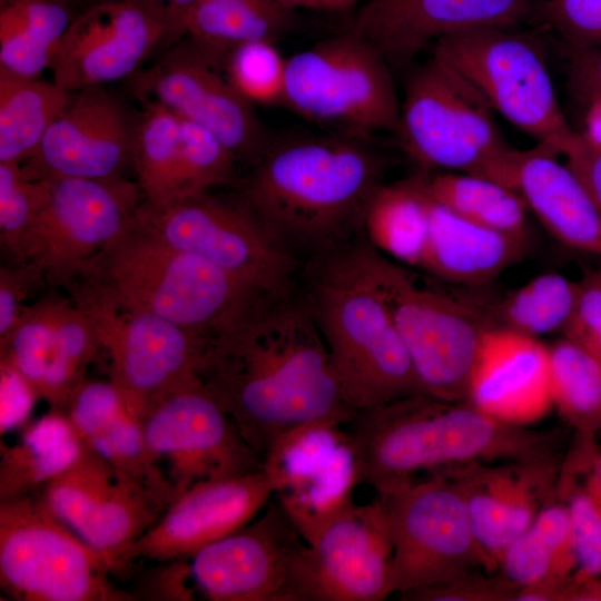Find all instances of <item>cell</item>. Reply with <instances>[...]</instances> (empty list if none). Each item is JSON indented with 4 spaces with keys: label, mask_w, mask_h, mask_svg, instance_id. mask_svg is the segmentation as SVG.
Wrapping results in <instances>:
<instances>
[{
    "label": "cell",
    "mask_w": 601,
    "mask_h": 601,
    "mask_svg": "<svg viewBox=\"0 0 601 601\" xmlns=\"http://www.w3.org/2000/svg\"><path fill=\"white\" fill-rule=\"evenodd\" d=\"M197 376L263 461L288 430L347 408L297 287L207 339Z\"/></svg>",
    "instance_id": "1"
},
{
    "label": "cell",
    "mask_w": 601,
    "mask_h": 601,
    "mask_svg": "<svg viewBox=\"0 0 601 601\" xmlns=\"http://www.w3.org/2000/svg\"><path fill=\"white\" fill-rule=\"evenodd\" d=\"M384 161L342 134L272 146L243 183V201L302 263L362 236Z\"/></svg>",
    "instance_id": "2"
},
{
    "label": "cell",
    "mask_w": 601,
    "mask_h": 601,
    "mask_svg": "<svg viewBox=\"0 0 601 601\" xmlns=\"http://www.w3.org/2000/svg\"><path fill=\"white\" fill-rule=\"evenodd\" d=\"M362 483L390 495L427 474L472 462L535 461L560 456L559 430L501 422L469 401L427 394L354 412Z\"/></svg>",
    "instance_id": "3"
},
{
    "label": "cell",
    "mask_w": 601,
    "mask_h": 601,
    "mask_svg": "<svg viewBox=\"0 0 601 601\" xmlns=\"http://www.w3.org/2000/svg\"><path fill=\"white\" fill-rule=\"evenodd\" d=\"M297 290L323 336L348 410L426 394L370 274L363 235L304 260Z\"/></svg>",
    "instance_id": "4"
},
{
    "label": "cell",
    "mask_w": 601,
    "mask_h": 601,
    "mask_svg": "<svg viewBox=\"0 0 601 601\" xmlns=\"http://www.w3.org/2000/svg\"><path fill=\"white\" fill-rule=\"evenodd\" d=\"M82 279L79 287L116 306L154 314L206 339L230 329L276 295L170 246L139 218Z\"/></svg>",
    "instance_id": "5"
},
{
    "label": "cell",
    "mask_w": 601,
    "mask_h": 601,
    "mask_svg": "<svg viewBox=\"0 0 601 601\" xmlns=\"http://www.w3.org/2000/svg\"><path fill=\"white\" fill-rule=\"evenodd\" d=\"M128 572L62 522L41 495L0 500V585L19 601H132Z\"/></svg>",
    "instance_id": "6"
},
{
    "label": "cell",
    "mask_w": 601,
    "mask_h": 601,
    "mask_svg": "<svg viewBox=\"0 0 601 601\" xmlns=\"http://www.w3.org/2000/svg\"><path fill=\"white\" fill-rule=\"evenodd\" d=\"M364 253L425 393L443 401H466L482 336L491 328L486 303L423 284L412 268L365 238Z\"/></svg>",
    "instance_id": "7"
},
{
    "label": "cell",
    "mask_w": 601,
    "mask_h": 601,
    "mask_svg": "<svg viewBox=\"0 0 601 601\" xmlns=\"http://www.w3.org/2000/svg\"><path fill=\"white\" fill-rule=\"evenodd\" d=\"M513 29L481 27L447 36L430 47L431 57L538 145L563 155L577 132L561 110L540 42Z\"/></svg>",
    "instance_id": "8"
},
{
    "label": "cell",
    "mask_w": 601,
    "mask_h": 601,
    "mask_svg": "<svg viewBox=\"0 0 601 601\" xmlns=\"http://www.w3.org/2000/svg\"><path fill=\"white\" fill-rule=\"evenodd\" d=\"M396 134L405 152L424 168L493 180L513 149L481 93L433 57L406 83Z\"/></svg>",
    "instance_id": "9"
},
{
    "label": "cell",
    "mask_w": 601,
    "mask_h": 601,
    "mask_svg": "<svg viewBox=\"0 0 601 601\" xmlns=\"http://www.w3.org/2000/svg\"><path fill=\"white\" fill-rule=\"evenodd\" d=\"M284 105L336 134L364 139L396 132L400 122L390 65L349 29L287 58Z\"/></svg>",
    "instance_id": "10"
},
{
    "label": "cell",
    "mask_w": 601,
    "mask_h": 601,
    "mask_svg": "<svg viewBox=\"0 0 601 601\" xmlns=\"http://www.w3.org/2000/svg\"><path fill=\"white\" fill-rule=\"evenodd\" d=\"M140 221L170 246L198 256L268 294L296 289L302 262L245 201L209 191L161 206L142 203Z\"/></svg>",
    "instance_id": "11"
},
{
    "label": "cell",
    "mask_w": 601,
    "mask_h": 601,
    "mask_svg": "<svg viewBox=\"0 0 601 601\" xmlns=\"http://www.w3.org/2000/svg\"><path fill=\"white\" fill-rule=\"evenodd\" d=\"M393 555L391 593L398 595L452 581L497 563L479 543L457 483L443 472L383 495Z\"/></svg>",
    "instance_id": "12"
},
{
    "label": "cell",
    "mask_w": 601,
    "mask_h": 601,
    "mask_svg": "<svg viewBox=\"0 0 601 601\" xmlns=\"http://www.w3.org/2000/svg\"><path fill=\"white\" fill-rule=\"evenodd\" d=\"M47 179L26 262L71 285L136 225L144 196L125 177Z\"/></svg>",
    "instance_id": "13"
},
{
    "label": "cell",
    "mask_w": 601,
    "mask_h": 601,
    "mask_svg": "<svg viewBox=\"0 0 601 601\" xmlns=\"http://www.w3.org/2000/svg\"><path fill=\"white\" fill-rule=\"evenodd\" d=\"M353 413L346 408L304 422L280 435L264 456L273 497L308 544L355 503V487L362 484Z\"/></svg>",
    "instance_id": "14"
},
{
    "label": "cell",
    "mask_w": 601,
    "mask_h": 601,
    "mask_svg": "<svg viewBox=\"0 0 601 601\" xmlns=\"http://www.w3.org/2000/svg\"><path fill=\"white\" fill-rule=\"evenodd\" d=\"M144 428L147 446L176 496L203 481L264 467L263 459L198 376L154 400Z\"/></svg>",
    "instance_id": "15"
},
{
    "label": "cell",
    "mask_w": 601,
    "mask_h": 601,
    "mask_svg": "<svg viewBox=\"0 0 601 601\" xmlns=\"http://www.w3.org/2000/svg\"><path fill=\"white\" fill-rule=\"evenodd\" d=\"M307 548L274 499L249 523L186 559L187 580L211 601H303Z\"/></svg>",
    "instance_id": "16"
},
{
    "label": "cell",
    "mask_w": 601,
    "mask_h": 601,
    "mask_svg": "<svg viewBox=\"0 0 601 601\" xmlns=\"http://www.w3.org/2000/svg\"><path fill=\"white\" fill-rule=\"evenodd\" d=\"M132 88L142 102L159 104L211 131L238 160L253 165L268 148L255 106L230 82L224 62L191 39L137 71Z\"/></svg>",
    "instance_id": "17"
},
{
    "label": "cell",
    "mask_w": 601,
    "mask_h": 601,
    "mask_svg": "<svg viewBox=\"0 0 601 601\" xmlns=\"http://www.w3.org/2000/svg\"><path fill=\"white\" fill-rule=\"evenodd\" d=\"M77 302L92 318L110 381L145 413L154 400L197 376L207 339L150 313L126 309L82 287Z\"/></svg>",
    "instance_id": "18"
},
{
    "label": "cell",
    "mask_w": 601,
    "mask_h": 601,
    "mask_svg": "<svg viewBox=\"0 0 601 601\" xmlns=\"http://www.w3.org/2000/svg\"><path fill=\"white\" fill-rule=\"evenodd\" d=\"M39 494L62 522L127 571L124 554L169 505L85 445L77 460Z\"/></svg>",
    "instance_id": "19"
},
{
    "label": "cell",
    "mask_w": 601,
    "mask_h": 601,
    "mask_svg": "<svg viewBox=\"0 0 601 601\" xmlns=\"http://www.w3.org/2000/svg\"><path fill=\"white\" fill-rule=\"evenodd\" d=\"M393 542L387 500L345 510L308 544L303 601H381L391 593Z\"/></svg>",
    "instance_id": "20"
},
{
    "label": "cell",
    "mask_w": 601,
    "mask_h": 601,
    "mask_svg": "<svg viewBox=\"0 0 601 601\" xmlns=\"http://www.w3.org/2000/svg\"><path fill=\"white\" fill-rule=\"evenodd\" d=\"M162 19L126 0L73 17L50 63L52 81L73 92L132 77L170 36Z\"/></svg>",
    "instance_id": "21"
},
{
    "label": "cell",
    "mask_w": 601,
    "mask_h": 601,
    "mask_svg": "<svg viewBox=\"0 0 601 601\" xmlns=\"http://www.w3.org/2000/svg\"><path fill=\"white\" fill-rule=\"evenodd\" d=\"M101 351L92 318L79 304L47 298L28 305L0 339V366L18 373L52 410L61 411Z\"/></svg>",
    "instance_id": "22"
},
{
    "label": "cell",
    "mask_w": 601,
    "mask_h": 601,
    "mask_svg": "<svg viewBox=\"0 0 601 601\" xmlns=\"http://www.w3.org/2000/svg\"><path fill=\"white\" fill-rule=\"evenodd\" d=\"M273 496L274 484L264 467L196 483L169 503L122 560L129 568L141 560H186L249 523Z\"/></svg>",
    "instance_id": "23"
},
{
    "label": "cell",
    "mask_w": 601,
    "mask_h": 601,
    "mask_svg": "<svg viewBox=\"0 0 601 601\" xmlns=\"http://www.w3.org/2000/svg\"><path fill=\"white\" fill-rule=\"evenodd\" d=\"M137 119L104 86L71 92L24 169L38 178L125 177Z\"/></svg>",
    "instance_id": "24"
},
{
    "label": "cell",
    "mask_w": 601,
    "mask_h": 601,
    "mask_svg": "<svg viewBox=\"0 0 601 601\" xmlns=\"http://www.w3.org/2000/svg\"><path fill=\"white\" fill-rule=\"evenodd\" d=\"M534 4L535 0H370L349 30L397 68L447 36L481 27L515 28L533 17Z\"/></svg>",
    "instance_id": "25"
},
{
    "label": "cell",
    "mask_w": 601,
    "mask_h": 601,
    "mask_svg": "<svg viewBox=\"0 0 601 601\" xmlns=\"http://www.w3.org/2000/svg\"><path fill=\"white\" fill-rule=\"evenodd\" d=\"M560 456L513 462H472L437 472L461 489L475 536L497 563L505 548L523 533L555 497Z\"/></svg>",
    "instance_id": "26"
},
{
    "label": "cell",
    "mask_w": 601,
    "mask_h": 601,
    "mask_svg": "<svg viewBox=\"0 0 601 601\" xmlns=\"http://www.w3.org/2000/svg\"><path fill=\"white\" fill-rule=\"evenodd\" d=\"M466 401L504 423L529 426L538 422L553 408L549 346L514 331L486 329Z\"/></svg>",
    "instance_id": "27"
},
{
    "label": "cell",
    "mask_w": 601,
    "mask_h": 601,
    "mask_svg": "<svg viewBox=\"0 0 601 601\" xmlns=\"http://www.w3.org/2000/svg\"><path fill=\"white\" fill-rule=\"evenodd\" d=\"M556 156L541 145L513 148L499 183L514 189L556 240L601 256V213L578 176Z\"/></svg>",
    "instance_id": "28"
},
{
    "label": "cell",
    "mask_w": 601,
    "mask_h": 601,
    "mask_svg": "<svg viewBox=\"0 0 601 601\" xmlns=\"http://www.w3.org/2000/svg\"><path fill=\"white\" fill-rule=\"evenodd\" d=\"M82 444L169 503L175 491L146 442L145 412L109 380H85L61 410Z\"/></svg>",
    "instance_id": "29"
},
{
    "label": "cell",
    "mask_w": 601,
    "mask_h": 601,
    "mask_svg": "<svg viewBox=\"0 0 601 601\" xmlns=\"http://www.w3.org/2000/svg\"><path fill=\"white\" fill-rule=\"evenodd\" d=\"M526 247L528 239L466 220L432 199L418 269L450 284L479 287L515 265Z\"/></svg>",
    "instance_id": "30"
},
{
    "label": "cell",
    "mask_w": 601,
    "mask_h": 601,
    "mask_svg": "<svg viewBox=\"0 0 601 601\" xmlns=\"http://www.w3.org/2000/svg\"><path fill=\"white\" fill-rule=\"evenodd\" d=\"M577 569L578 555L570 515L564 502L556 496L505 548L497 568L518 588L561 585L572 579Z\"/></svg>",
    "instance_id": "31"
},
{
    "label": "cell",
    "mask_w": 601,
    "mask_h": 601,
    "mask_svg": "<svg viewBox=\"0 0 601 601\" xmlns=\"http://www.w3.org/2000/svg\"><path fill=\"white\" fill-rule=\"evenodd\" d=\"M83 444L61 411L30 423L13 445L1 444L0 500L40 492L70 466Z\"/></svg>",
    "instance_id": "32"
},
{
    "label": "cell",
    "mask_w": 601,
    "mask_h": 601,
    "mask_svg": "<svg viewBox=\"0 0 601 601\" xmlns=\"http://www.w3.org/2000/svg\"><path fill=\"white\" fill-rule=\"evenodd\" d=\"M431 203L423 171L383 183L367 206L362 235L394 262L418 268L430 225Z\"/></svg>",
    "instance_id": "33"
},
{
    "label": "cell",
    "mask_w": 601,
    "mask_h": 601,
    "mask_svg": "<svg viewBox=\"0 0 601 601\" xmlns=\"http://www.w3.org/2000/svg\"><path fill=\"white\" fill-rule=\"evenodd\" d=\"M72 19L69 0H0V68L40 78Z\"/></svg>",
    "instance_id": "34"
},
{
    "label": "cell",
    "mask_w": 601,
    "mask_h": 601,
    "mask_svg": "<svg viewBox=\"0 0 601 601\" xmlns=\"http://www.w3.org/2000/svg\"><path fill=\"white\" fill-rule=\"evenodd\" d=\"M292 12L275 0H198L185 14L184 32L225 63L237 47L274 41L288 29Z\"/></svg>",
    "instance_id": "35"
},
{
    "label": "cell",
    "mask_w": 601,
    "mask_h": 601,
    "mask_svg": "<svg viewBox=\"0 0 601 601\" xmlns=\"http://www.w3.org/2000/svg\"><path fill=\"white\" fill-rule=\"evenodd\" d=\"M70 98L52 80L0 68V162L21 165L32 158Z\"/></svg>",
    "instance_id": "36"
},
{
    "label": "cell",
    "mask_w": 601,
    "mask_h": 601,
    "mask_svg": "<svg viewBox=\"0 0 601 601\" xmlns=\"http://www.w3.org/2000/svg\"><path fill=\"white\" fill-rule=\"evenodd\" d=\"M552 407L574 432V442L597 445L601 431V358L563 336L549 345Z\"/></svg>",
    "instance_id": "37"
},
{
    "label": "cell",
    "mask_w": 601,
    "mask_h": 601,
    "mask_svg": "<svg viewBox=\"0 0 601 601\" xmlns=\"http://www.w3.org/2000/svg\"><path fill=\"white\" fill-rule=\"evenodd\" d=\"M428 195L457 216L514 237L529 238L528 206L512 188L457 171H423Z\"/></svg>",
    "instance_id": "38"
},
{
    "label": "cell",
    "mask_w": 601,
    "mask_h": 601,
    "mask_svg": "<svg viewBox=\"0 0 601 601\" xmlns=\"http://www.w3.org/2000/svg\"><path fill=\"white\" fill-rule=\"evenodd\" d=\"M132 167L144 201L161 206L184 196L180 118L156 102L138 117Z\"/></svg>",
    "instance_id": "39"
},
{
    "label": "cell",
    "mask_w": 601,
    "mask_h": 601,
    "mask_svg": "<svg viewBox=\"0 0 601 601\" xmlns=\"http://www.w3.org/2000/svg\"><path fill=\"white\" fill-rule=\"evenodd\" d=\"M598 450L572 446L561 462L555 496L566 505L577 548L573 580L601 577V482L594 470Z\"/></svg>",
    "instance_id": "40"
},
{
    "label": "cell",
    "mask_w": 601,
    "mask_h": 601,
    "mask_svg": "<svg viewBox=\"0 0 601 601\" xmlns=\"http://www.w3.org/2000/svg\"><path fill=\"white\" fill-rule=\"evenodd\" d=\"M579 280L559 273L539 275L504 297L487 304L491 328L538 337L566 327L577 302Z\"/></svg>",
    "instance_id": "41"
},
{
    "label": "cell",
    "mask_w": 601,
    "mask_h": 601,
    "mask_svg": "<svg viewBox=\"0 0 601 601\" xmlns=\"http://www.w3.org/2000/svg\"><path fill=\"white\" fill-rule=\"evenodd\" d=\"M47 184L20 164L0 162V240L17 262H26Z\"/></svg>",
    "instance_id": "42"
},
{
    "label": "cell",
    "mask_w": 601,
    "mask_h": 601,
    "mask_svg": "<svg viewBox=\"0 0 601 601\" xmlns=\"http://www.w3.org/2000/svg\"><path fill=\"white\" fill-rule=\"evenodd\" d=\"M286 62L274 41H255L235 48L224 68L230 82L254 106L284 105Z\"/></svg>",
    "instance_id": "43"
},
{
    "label": "cell",
    "mask_w": 601,
    "mask_h": 601,
    "mask_svg": "<svg viewBox=\"0 0 601 601\" xmlns=\"http://www.w3.org/2000/svg\"><path fill=\"white\" fill-rule=\"evenodd\" d=\"M184 196L209 191L234 176L237 157L208 129L180 118Z\"/></svg>",
    "instance_id": "44"
},
{
    "label": "cell",
    "mask_w": 601,
    "mask_h": 601,
    "mask_svg": "<svg viewBox=\"0 0 601 601\" xmlns=\"http://www.w3.org/2000/svg\"><path fill=\"white\" fill-rule=\"evenodd\" d=\"M532 19L569 46L601 48V0H535Z\"/></svg>",
    "instance_id": "45"
},
{
    "label": "cell",
    "mask_w": 601,
    "mask_h": 601,
    "mask_svg": "<svg viewBox=\"0 0 601 601\" xmlns=\"http://www.w3.org/2000/svg\"><path fill=\"white\" fill-rule=\"evenodd\" d=\"M518 587L501 573L472 571L452 581L401 594L407 601H514Z\"/></svg>",
    "instance_id": "46"
},
{
    "label": "cell",
    "mask_w": 601,
    "mask_h": 601,
    "mask_svg": "<svg viewBox=\"0 0 601 601\" xmlns=\"http://www.w3.org/2000/svg\"><path fill=\"white\" fill-rule=\"evenodd\" d=\"M562 335L601 358V276L595 269H587L579 279L574 311Z\"/></svg>",
    "instance_id": "47"
},
{
    "label": "cell",
    "mask_w": 601,
    "mask_h": 601,
    "mask_svg": "<svg viewBox=\"0 0 601 601\" xmlns=\"http://www.w3.org/2000/svg\"><path fill=\"white\" fill-rule=\"evenodd\" d=\"M43 275L39 266L31 262H18L16 266L0 268V339L14 327L22 312L31 287Z\"/></svg>",
    "instance_id": "48"
},
{
    "label": "cell",
    "mask_w": 601,
    "mask_h": 601,
    "mask_svg": "<svg viewBox=\"0 0 601 601\" xmlns=\"http://www.w3.org/2000/svg\"><path fill=\"white\" fill-rule=\"evenodd\" d=\"M1 370V435L22 426L28 420L35 400L38 397L32 387L14 371L0 366Z\"/></svg>",
    "instance_id": "49"
},
{
    "label": "cell",
    "mask_w": 601,
    "mask_h": 601,
    "mask_svg": "<svg viewBox=\"0 0 601 601\" xmlns=\"http://www.w3.org/2000/svg\"><path fill=\"white\" fill-rule=\"evenodd\" d=\"M563 155L601 213V144L577 132Z\"/></svg>",
    "instance_id": "50"
},
{
    "label": "cell",
    "mask_w": 601,
    "mask_h": 601,
    "mask_svg": "<svg viewBox=\"0 0 601 601\" xmlns=\"http://www.w3.org/2000/svg\"><path fill=\"white\" fill-rule=\"evenodd\" d=\"M569 69L577 90L587 99L601 98V48H568Z\"/></svg>",
    "instance_id": "51"
},
{
    "label": "cell",
    "mask_w": 601,
    "mask_h": 601,
    "mask_svg": "<svg viewBox=\"0 0 601 601\" xmlns=\"http://www.w3.org/2000/svg\"><path fill=\"white\" fill-rule=\"evenodd\" d=\"M167 22L176 32L181 36L184 32L183 20L187 11L198 0H126Z\"/></svg>",
    "instance_id": "52"
},
{
    "label": "cell",
    "mask_w": 601,
    "mask_h": 601,
    "mask_svg": "<svg viewBox=\"0 0 601 601\" xmlns=\"http://www.w3.org/2000/svg\"><path fill=\"white\" fill-rule=\"evenodd\" d=\"M283 8L295 11L297 9L322 12H344L351 10L359 0H275Z\"/></svg>",
    "instance_id": "53"
},
{
    "label": "cell",
    "mask_w": 601,
    "mask_h": 601,
    "mask_svg": "<svg viewBox=\"0 0 601 601\" xmlns=\"http://www.w3.org/2000/svg\"><path fill=\"white\" fill-rule=\"evenodd\" d=\"M585 115V131L591 140L601 144V98L589 99Z\"/></svg>",
    "instance_id": "54"
},
{
    "label": "cell",
    "mask_w": 601,
    "mask_h": 601,
    "mask_svg": "<svg viewBox=\"0 0 601 601\" xmlns=\"http://www.w3.org/2000/svg\"><path fill=\"white\" fill-rule=\"evenodd\" d=\"M594 470L597 472V475L601 482V453L598 452L595 460H594Z\"/></svg>",
    "instance_id": "55"
},
{
    "label": "cell",
    "mask_w": 601,
    "mask_h": 601,
    "mask_svg": "<svg viewBox=\"0 0 601 601\" xmlns=\"http://www.w3.org/2000/svg\"><path fill=\"white\" fill-rule=\"evenodd\" d=\"M598 272V274L601 276V268L599 269H595Z\"/></svg>",
    "instance_id": "56"
}]
</instances>
